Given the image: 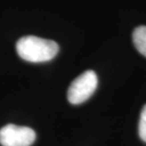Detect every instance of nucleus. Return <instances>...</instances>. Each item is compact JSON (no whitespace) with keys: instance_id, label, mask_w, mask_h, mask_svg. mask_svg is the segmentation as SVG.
<instances>
[{"instance_id":"nucleus-1","label":"nucleus","mask_w":146,"mask_h":146,"mask_svg":"<svg viewBox=\"0 0 146 146\" xmlns=\"http://www.w3.org/2000/svg\"><path fill=\"white\" fill-rule=\"evenodd\" d=\"M16 51L19 57L31 63L48 62L56 56L59 46L52 40L37 36H24L17 41Z\"/></svg>"},{"instance_id":"nucleus-2","label":"nucleus","mask_w":146,"mask_h":146,"mask_svg":"<svg viewBox=\"0 0 146 146\" xmlns=\"http://www.w3.org/2000/svg\"><path fill=\"white\" fill-rule=\"evenodd\" d=\"M98 86L97 74L93 70H86L78 76L68 87V100L72 104L84 103L93 95Z\"/></svg>"},{"instance_id":"nucleus-3","label":"nucleus","mask_w":146,"mask_h":146,"mask_svg":"<svg viewBox=\"0 0 146 146\" xmlns=\"http://www.w3.org/2000/svg\"><path fill=\"white\" fill-rule=\"evenodd\" d=\"M35 139L34 130L27 126L7 124L0 129V144L2 146H31Z\"/></svg>"},{"instance_id":"nucleus-4","label":"nucleus","mask_w":146,"mask_h":146,"mask_svg":"<svg viewBox=\"0 0 146 146\" xmlns=\"http://www.w3.org/2000/svg\"><path fill=\"white\" fill-rule=\"evenodd\" d=\"M133 42L137 50L146 57V26H139L133 33Z\"/></svg>"},{"instance_id":"nucleus-5","label":"nucleus","mask_w":146,"mask_h":146,"mask_svg":"<svg viewBox=\"0 0 146 146\" xmlns=\"http://www.w3.org/2000/svg\"><path fill=\"white\" fill-rule=\"evenodd\" d=\"M139 135L141 139L146 142V104L143 106L141 113V119L139 123Z\"/></svg>"}]
</instances>
